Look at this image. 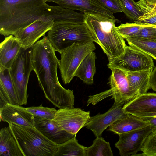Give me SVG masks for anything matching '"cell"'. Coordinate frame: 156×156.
<instances>
[{"label":"cell","mask_w":156,"mask_h":156,"mask_svg":"<svg viewBox=\"0 0 156 156\" xmlns=\"http://www.w3.org/2000/svg\"><path fill=\"white\" fill-rule=\"evenodd\" d=\"M47 36L37 41L32 47L33 71L46 98L59 109L74 108L73 90L59 83L57 74L59 60Z\"/></svg>","instance_id":"1"},{"label":"cell","mask_w":156,"mask_h":156,"mask_svg":"<svg viewBox=\"0 0 156 156\" xmlns=\"http://www.w3.org/2000/svg\"><path fill=\"white\" fill-rule=\"evenodd\" d=\"M46 0H0V33L13 35L35 21L45 19Z\"/></svg>","instance_id":"2"},{"label":"cell","mask_w":156,"mask_h":156,"mask_svg":"<svg viewBox=\"0 0 156 156\" xmlns=\"http://www.w3.org/2000/svg\"><path fill=\"white\" fill-rule=\"evenodd\" d=\"M85 14L84 23L97 38L108 58H115L122 54L127 45L116 29L115 23L119 21L99 14Z\"/></svg>","instance_id":"3"},{"label":"cell","mask_w":156,"mask_h":156,"mask_svg":"<svg viewBox=\"0 0 156 156\" xmlns=\"http://www.w3.org/2000/svg\"><path fill=\"white\" fill-rule=\"evenodd\" d=\"M55 51L60 53L65 49L76 44L95 42L98 44L96 37L87 24L83 23L54 21L47 36Z\"/></svg>","instance_id":"4"},{"label":"cell","mask_w":156,"mask_h":156,"mask_svg":"<svg viewBox=\"0 0 156 156\" xmlns=\"http://www.w3.org/2000/svg\"><path fill=\"white\" fill-rule=\"evenodd\" d=\"M25 156H55L58 144L35 127L9 124Z\"/></svg>","instance_id":"5"},{"label":"cell","mask_w":156,"mask_h":156,"mask_svg":"<svg viewBox=\"0 0 156 156\" xmlns=\"http://www.w3.org/2000/svg\"><path fill=\"white\" fill-rule=\"evenodd\" d=\"M32 47L26 49L22 47L9 69L20 106L27 104V85L33 70Z\"/></svg>","instance_id":"6"},{"label":"cell","mask_w":156,"mask_h":156,"mask_svg":"<svg viewBox=\"0 0 156 156\" xmlns=\"http://www.w3.org/2000/svg\"><path fill=\"white\" fill-rule=\"evenodd\" d=\"M96 49L94 42L75 44L65 49L60 53L59 68L65 84H69L75 76V72L83 60Z\"/></svg>","instance_id":"7"},{"label":"cell","mask_w":156,"mask_h":156,"mask_svg":"<svg viewBox=\"0 0 156 156\" xmlns=\"http://www.w3.org/2000/svg\"><path fill=\"white\" fill-rule=\"evenodd\" d=\"M108 67L111 66L126 72L154 68L153 58L145 53L131 46H126L124 52L114 58H108Z\"/></svg>","instance_id":"8"},{"label":"cell","mask_w":156,"mask_h":156,"mask_svg":"<svg viewBox=\"0 0 156 156\" xmlns=\"http://www.w3.org/2000/svg\"><path fill=\"white\" fill-rule=\"evenodd\" d=\"M90 117L89 111L78 108H64L57 110L52 121L60 130L76 135L84 126Z\"/></svg>","instance_id":"9"},{"label":"cell","mask_w":156,"mask_h":156,"mask_svg":"<svg viewBox=\"0 0 156 156\" xmlns=\"http://www.w3.org/2000/svg\"><path fill=\"white\" fill-rule=\"evenodd\" d=\"M153 128L151 125L119 135V139L115 147L119 151L121 156H135L141 151L148 136L153 132Z\"/></svg>","instance_id":"10"},{"label":"cell","mask_w":156,"mask_h":156,"mask_svg":"<svg viewBox=\"0 0 156 156\" xmlns=\"http://www.w3.org/2000/svg\"><path fill=\"white\" fill-rule=\"evenodd\" d=\"M108 67L112 71L108 84L112 90V98L115 102L124 105L139 96L130 87L125 72L112 67Z\"/></svg>","instance_id":"11"},{"label":"cell","mask_w":156,"mask_h":156,"mask_svg":"<svg viewBox=\"0 0 156 156\" xmlns=\"http://www.w3.org/2000/svg\"><path fill=\"white\" fill-rule=\"evenodd\" d=\"M126 114L148 121L156 116V93H147L125 103L122 107Z\"/></svg>","instance_id":"12"},{"label":"cell","mask_w":156,"mask_h":156,"mask_svg":"<svg viewBox=\"0 0 156 156\" xmlns=\"http://www.w3.org/2000/svg\"><path fill=\"white\" fill-rule=\"evenodd\" d=\"M123 105L114 102L105 113H99L95 116H90L84 127L92 131L96 137L101 136L105 129L117 120L127 115L122 109Z\"/></svg>","instance_id":"13"},{"label":"cell","mask_w":156,"mask_h":156,"mask_svg":"<svg viewBox=\"0 0 156 156\" xmlns=\"http://www.w3.org/2000/svg\"><path fill=\"white\" fill-rule=\"evenodd\" d=\"M53 20L48 17L37 20L18 32L13 35L18 39L22 47L26 49L32 47L41 37L52 28Z\"/></svg>","instance_id":"14"},{"label":"cell","mask_w":156,"mask_h":156,"mask_svg":"<svg viewBox=\"0 0 156 156\" xmlns=\"http://www.w3.org/2000/svg\"><path fill=\"white\" fill-rule=\"evenodd\" d=\"M46 2H52L62 7L84 13L99 14L115 19L113 13L98 0H46Z\"/></svg>","instance_id":"15"},{"label":"cell","mask_w":156,"mask_h":156,"mask_svg":"<svg viewBox=\"0 0 156 156\" xmlns=\"http://www.w3.org/2000/svg\"><path fill=\"white\" fill-rule=\"evenodd\" d=\"M1 121L17 125L35 127L34 117L21 106L7 104L0 108Z\"/></svg>","instance_id":"16"},{"label":"cell","mask_w":156,"mask_h":156,"mask_svg":"<svg viewBox=\"0 0 156 156\" xmlns=\"http://www.w3.org/2000/svg\"><path fill=\"white\" fill-rule=\"evenodd\" d=\"M34 127L50 140L57 144L63 143L76 135L59 129L52 120L34 116Z\"/></svg>","instance_id":"17"},{"label":"cell","mask_w":156,"mask_h":156,"mask_svg":"<svg viewBox=\"0 0 156 156\" xmlns=\"http://www.w3.org/2000/svg\"><path fill=\"white\" fill-rule=\"evenodd\" d=\"M22 47L13 35L5 37L0 44V71L9 68Z\"/></svg>","instance_id":"18"},{"label":"cell","mask_w":156,"mask_h":156,"mask_svg":"<svg viewBox=\"0 0 156 156\" xmlns=\"http://www.w3.org/2000/svg\"><path fill=\"white\" fill-rule=\"evenodd\" d=\"M45 16L54 21L82 23H84L85 14L59 5H49Z\"/></svg>","instance_id":"19"},{"label":"cell","mask_w":156,"mask_h":156,"mask_svg":"<svg viewBox=\"0 0 156 156\" xmlns=\"http://www.w3.org/2000/svg\"><path fill=\"white\" fill-rule=\"evenodd\" d=\"M0 156H25L9 126L0 130Z\"/></svg>","instance_id":"20"},{"label":"cell","mask_w":156,"mask_h":156,"mask_svg":"<svg viewBox=\"0 0 156 156\" xmlns=\"http://www.w3.org/2000/svg\"><path fill=\"white\" fill-rule=\"evenodd\" d=\"M149 122L133 115L128 114L114 122L108 127V130L119 135L146 127Z\"/></svg>","instance_id":"21"},{"label":"cell","mask_w":156,"mask_h":156,"mask_svg":"<svg viewBox=\"0 0 156 156\" xmlns=\"http://www.w3.org/2000/svg\"><path fill=\"white\" fill-rule=\"evenodd\" d=\"M154 68L126 72V78L129 86L139 95L147 92L151 88L150 79Z\"/></svg>","instance_id":"22"},{"label":"cell","mask_w":156,"mask_h":156,"mask_svg":"<svg viewBox=\"0 0 156 156\" xmlns=\"http://www.w3.org/2000/svg\"><path fill=\"white\" fill-rule=\"evenodd\" d=\"M95 53L92 52L87 55L77 68L75 76L80 78L85 83L92 85L94 83V77L96 73L95 61Z\"/></svg>","instance_id":"23"},{"label":"cell","mask_w":156,"mask_h":156,"mask_svg":"<svg viewBox=\"0 0 156 156\" xmlns=\"http://www.w3.org/2000/svg\"><path fill=\"white\" fill-rule=\"evenodd\" d=\"M87 147L80 144L75 136L58 144L55 156H86Z\"/></svg>","instance_id":"24"},{"label":"cell","mask_w":156,"mask_h":156,"mask_svg":"<svg viewBox=\"0 0 156 156\" xmlns=\"http://www.w3.org/2000/svg\"><path fill=\"white\" fill-rule=\"evenodd\" d=\"M110 144L101 136L93 140L92 144L87 147L86 156H113Z\"/></svg>","instance_id":"25"},{"label":"cell","mask_w":156,"mask_h":156,"mask_svg":"<svg viewBox=\"0 0 156 156\" xmlns=\"http://www.w3.org/2000/svg\"><path fill=\"white\" fill-rule=\"evenodd\" d=\"M0 85L8 96L11 104L19 105V103L9 69L0 71Z\"/></svg>","instance_id":"26"},{"label":"cell","mask_w":156,"mask_h":156,"mask_svg":"<svg viewBox=\"0 0 156 156\" xmlns=\"http://www.w3.org/2000/svg\"><path fill=\"white\" fill-rule=\"evenodd\" d=\"M129 45L145 53L156 60V41L135 37L125 39Z\"/></svg>","instance_id":"27"},{"label":"cell","mask_w":156,"mask_h":156,"mask_svg":"<svg viewBox=\"0 0 156 156\" xmlns=\"http://www.w3.org/2000/svg\"><path fill=\"white\" fill-rule=\"evenodd\" d=\"M137 4L140 8L143 15L138 18L137 23L156 26V8L148 5L145 0H139Z\"/></svg>","instance_id":"28"},{"label":"cell","mask_w":156,"mask_h":156,"mask_svg":"<svg viewBox=\"0 0 156 156\" xmlns=\"http://www.w3.org/2000/svg\"><path fill=\"white\" fill-rule=\"evenodd\" d=\"M123 11L126 15L130 20L138 21V18L143 14L137 3L134 0H119Z\"/></svg>","instance_id":"29"},{"label":"cell","mask_w":156,"mask_h":156,"mask_svg":"<svg viewBox=\"0 0 156 156\" xmlns=\"http://www.w3.org/2000/svg\"><path fill=\"white\" fill-rule=\"evenodd\" d=\"M23 108L34 116L50 120L54 119L57 110L55 108L43 107L42 104L38 106Z\"/></svg>","instance_id":"30"},{"label":"cell","mask_w":156,"mask_h":156,"mask_svg":"<svg viewBox=\"0 0 156 156\" xmlns=\"http://www.w3.org/2000/svg\"><path fill=\"white\" fill-rule=\"evenodd\" d=\"M148 25H142L135 23H126L116 27V29L119 34L125 39L133 37L140 29Z\"/></svg>","instance_id":"31"},{"label":"cell","mask_w":156,"mask_h":156,"mask_svg":"<svg viewBox=\"0 0 156 156\" xmlns=\"http://www.w3.org/2000/svg\"><path fill=\"white\" fill-rule=\"evenodd\" d=\"M140 156H156V131L152 132L147 137L142 148Z\"/></svg>","instance_id":"32"},{"label":"cell","mask_w":156,"mask_h":156,"mask_svg":"<svg viewBox=\"0 0 156 156\" xmlns=\"http://www.w3.org/2000/svg\"><path fill=\"white\" fill-rule=\"evenodd\" d=\"M155 25H149L144 27L133 37H135L149 40L156 41V31Z\"/></svg>","instance_id":"33"},{"label":"cell","mask_w":156,"mask_h":156,"mask_svg":"<svg viewBox=\"0 0 156 156\" xmlns=\"http://www.w3.org/2000/svg\"><path fill=\"white\" fill-rule=\"evenodd\" d=\"M104 6L113 13L123 12L119 0H98Z\"/></svg>","instance_id":"34"},{"label":"cell","mask_w":156,"mask_h":156,"mask_svg":"<svg viewBox=\"0 0 156 156\" xmlns=\"http://www.w3.org/2000/svg\"><path fill=\"white\" fill-rule=\"evenodd\" d=\"M7 104H10L9 99L2 86L0 85V108Z\"/></svg>","instance_id":"35"},{"label":"cell","mask_w":156,"mask_h":156,"mask_svg":"<svg viewBox=\"0 0 156 156\" xmlns=\"http://www.w3.org/2000/svg\"><path fill=\"white\" fill-rule=\"evenodd\" d=\"M151 88L156 92V66L152 71L150 79Z\"/></svg>","instance_id":"36"},{"label":"cell","mask_w":156,"mask_h":156,"mask_svg":"<svg viewBox=\"0 0 156 156\" xmlns=\"http://www.w3.org/2000/svg\"><path fill=\"white\" fill-rule=\"evenodd\" d=\"M150 125L152 126L153 128V132L156 131V116L148 120Z\"/></svg>","instance_id":"37"},{"label":"cell","mask_w":156,"mask_h":156,"mask_svg":"<svg viewBox=\"0 0 156 156\" xmlns=\"http://www.w3.org/2000/svg\"><path fill=\"white\" fill-rule=\"evenodd\" d=\"M149 5L154 6L156 4V0H145Z\"/></svg>","instance_id":"38"},{"label":"cell","mask_w":156,"mask_h":156,"mask_svg":"<svg viewBox=\"0 0 156 156\" xmlns=\"http://www.w3.org/2000/svg\"><path fill=\"white\" fill-rule=\"evenodd\" d=\"M155 27V30H156V26H155L154 27Z\"/></svg>","instance_id":"39"},{"label":"cell","mask_w":156,"mask_h":156,"mask_svg":"<svg viewBox=\"0 0 156 156\" xmlns=\"http://www.w3.org/2000/svg\"><path fill=\"white\" fill-rule=\"evenodd\" d=\"M154 8H156V4L154 6Z\"/></svg>","instance_id":"40"},{"label":"cell","mask_w":156,"mask_h":156,"mask_svg":"<svg viewBox=\"0 0 156 156\" xmlns=\"http://www.w3.org/2000/svg\"></svg>","instance_id":"41"}]
</instances>
